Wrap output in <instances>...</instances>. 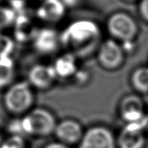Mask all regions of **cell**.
Masks as SVG:
<instances>
[{"label": "cell", "instance_id": "cell-20", "mask_svg": "<svg viewBox=\"0 0 148 148\" xmlns=\"http://www.w3.org/2000/svg\"><path fill=\"white\" fill-rule=\"evenodd\" d=\"M139 13L142 18L148 22V0H141L139 7H138Z\"/></svg>", "mask_w": 148, "mask_h": 148}, {"label": "cell", "instance_id": "cell-5", "mask_svg": "<svg viewBox=\"0 0 148 148\" xmlns=\"http://www.w3.org/2000/svg\"><path fill=\"white\" fill-rule=\"evenodd\" d=\"M78 148H118L113 132L103 126H94L85 131Z\"/></svg>", "mask_w": 148, "mask_h": 148}, {"label": "cell", "instance_id": "cell-17", "mask_svg": "<svg viewBox=\"0 0 148 148\" xmlns=\"http://www.w3.org/2000/svg\"><path fill=\"white\" fill-rule=\"evenodd\" d=\"M15 19L14 10L7 7H0V29L10 25Z\"/></svg>", "mask_w": 148, "mask_h": 148}, {"label": "cell", "instance_id": "cell-7", "mask_svg": "<svg viewBox=\"0 0 148 148\" xmlns=\"http://www.w3.org/2000/svg\"><path fill=\"white\" fill-rule=\"evenodd\" d=\"M100 64L108 70H115L122 66L124 61V51L114 39H108L100 44L97 52Z\"/></svg>", "mask_w": 148, "mask_h": 148}, {"label": "cell", "instance_id": "cell-23", "mask_svg": "<svg viewBox=\"0 0 148 148\" xmlns=\"http://www.w3.org/2000/svg\"><path fill=\"white\" fill-rule=\"evenodd\" d=\"M143 130L146 133H148V112L146 113L144 121H143Z\"/></svg>", "mask_w": 148, "mask_h": 148}, {"label": "cell", "instance_id": "cell-24", "mask_svg": "<svg viewBox=\"0 0 148 148\" xmlns=\"http://www.w3.org/2000/svg\"><path fill=\"white\" fill-rule=\"evenodd\" d=\"M2 143H3V141H2V140H0V148H1V145H2Z\"/></svg>", "mask_w": 148, "mask_h": 148}, {"label": "cell", "instance_id": "cell-2", "mask_svg": "<svg viewBox=\"0 0 148 148\" xmlns=\"http://www.w3.org/2000/svg\"><path fill=\"white\" fill-rule=\"evenodd\" d=\"M20 133L34 136H48L54 133L58 123L51 112L34 108L18 121Z\"/></svg>", "mask_w": 148, "mask_h": 148}, {"label": "cell", "instance_id": "cell-6", "mask_svg": "<svg viewBox=\"0 0 148 148\" xmlns=\"http://www.w3.org/2000/svg\"><path fill=\"white\" fill-rule=\"evenodd\" d=\"M146 112L143 100L135 95L124 97L119 104V115L125 125L141 127L143 128Z\"/></svg>", "mask_w": 148, "mask_h": 148}, {"label": "cell", "instance_id": "cell-12", "mask_svg": "<svg viewBox=\"0 0 148 148\" xmlns=\"http://www.w3.org/2000/svg\"><path fill=\"white\" fill-rule=\"evenodd\" d=\"M34 45L42 53H51L58 49L59 38L57 32L51 29H43L35 36Z\"/></svg>", "mask_w": 148, "mask_h": 148}, {"label": "cell", "instance_id": "cell-11", "mask_svg": "<svg viewBox=\"0 0 148 148\" xmlns=\"http://www.w3.org/2000/svg\"><path fill=\"white\" fill-rule=\"evenodd\" d=\"M64 13L65 4L62 0H45L38 10L39 18L47 22H58Z\"/></svg>", "mask_w": 148, "mask_h": 148}, {"label": "cell", "instance_id": "cell-16", "mask_svg": "<svg viewBox=\"0 0 148 148\" xmlns=\"http://www.w3.org/2000/svg\"><path fill=\"white\" fill-rule=\"evenodd\" d=\"M132 87L140 93L148 92V67H139L134 70L131 77Z\"/></svg>", "mask_w": 148, "mask_h": 148}, {"label": "cell", "instance_id": "cell-19", "mask_svg": "<svg viewBox=\"0 0 148 148\" xmlns=\"http://www.w3.org/2000/svg\"><path fill=\"white\" fill-rule=\"evenodd\" d=\"M25 141L21 135H13L11 137L3 141L1 148H25Z\"/></svg>", "mask_w": 148, "mask_h": 148}, {"label": "cell", "instance_id": "cell-10", "mask_svg": "<svg viewBox=\"0 0 148 148\" xmlns=\"http://www.w3.org/2000/svg\"><path fill=\"white\" fill-rule=\"evenodd\" d=\"M29 84L39 89H46L51 87L57 75L53 66L37 64L30 69L28 75Z\"/></svg>", "mask_w": 148, "mask_h": 148}, {"label": "cell", "instance_id": "cell-9", "mask_svg": "<svg viewBox=\"0 0 148 148\" xmlns=\"http://www.w3.org/2000/svg\"><path fill=\"white\" fill-rule=\"evenodd\" d=\"M84 133L80 123L71 119H64L58 123L54 131L58 141L68 146L79 143Z\"/></svg>", "mask_w": 148, "mask_h": 148}, {"label": "cell", "instance_id": "cell-4", "mask_svg": "<svg viewBox=\"0 0 148 148\" xmlns=\"http://www.w3.org/2000/svg\"><path fill=\"white\" fill-rule=\"evenodd\" d=\"M107 29L112 38L124 42L133 41L138 32L135 19L125 12L112 14L108 19Z\"/></svg>", "mask_w": 148, "mask_h": 148}, {"label": "cell", "instance_id": "cell-8", "mask_svg": "<svg viewBox=\"0 0 148 148\" xmlns=\"http://www.w3.org/2000/svg\"><path fill=\"white\" fill-rule=\"evenodd\" d=\"M116 143L118 148H144L146 132L141 127L124 125L116 136Z\"/></svg>", "mask_w": 148, "mask_h": 148}, {"label": "cell", "instance_id": "cell-25", "mask_svg": "<svg viewBox=\"0 0 148 148\" xmlns=\"http://www.w3.org/2000/svg\"><path fill=\"white\" fill-rule=\"evenodd\" d=\"M126 1H129V2H132V1H135V0H126Z\"/></svg>", "mask_w": 148, "mask_h": 148}, {"label": "cell", "instance_id": "cell-14", "mask_svg": "<svg viewBox=\"0 0 148 148\" xmlns=\"http://www.w3.org/2000/svg\"><path fill=\"white\" fill-rule=\"evenodd\" d=\"M38 34L34 24L28 17L21 15L16 19L15 35L17 39L21 42H26L35 38Z\"/></svg>", "mask_w": 148, "mask_h": 148}, {"label": "cell", "instance_id": "cell-3", "mask_svg": "<svg viewBox=\"0 0 148 148\" xmlns=\"http://www.w3.org/2000/svg\"><path fill=\"white\" fill-rule=\"evenodd\" d=\"M4 105L10 112L23 114L32 106L34 94L29 82H18L10 85L3 98Z\"/></svg>", "mask_w": 148, "mask_h": 148}, {"label": "cell", "instance_id": "cell-18", "mask_svg": "<svg viewBox=\"0 0 148 148\" xmlns=\"http://www.w3.org/2000/svg\"><path fill=\"white\" fill-rule=\"evenodd\" d=\"M13 48V41L7 36L0 34V58L9 56Z\"/></svg>", "mask_w": 148, "mask_h": 148}, {"label": "cell", "instance_id": "cell-13", "mask_svg": "<svg viewBox=\"0 0 148 148\" xmlns=\"http://www.w3.org/2000/svg\"><path fill=\"white\" fill-rule=\"evenodd\" d=\"M57 77L69 78L77 73L78 70L77 59L73 54H64L61 56L55 62L53 66Z\"/></svg>", "mask_w": 148, "mask_h": 148}, {"label": "cell", "instance_id": "cell-22", "mask_svg": "<svg viewBox=\"0 0 148 148\" xmlns=\"http://www.w3.org/2000/svg\"><path fill=\"white\" fill-rule=\"evenodd\" d=\"M10 1L12 3L13 6H14V7H17V8H18V7L23 6V4L24 3V2H25L26 0H10Z\"/></svg>", "mask_w": 148, "mask_h": 148}, {"label": "cell", "instance_id": "cell-15", "mask_svg": "<svg viewBox=\"0 0 148 148\" xmlns=\"http://www.w3.org/2000/svg\"><path fill=\"white\" fill-rule=\"evenodd\" d=\"M14 76V62L10 56L0 58V88L9 86Z\"/></svg>", "mask_w": 148, "mask_h": 148}, {"label": "cell", "instance_id": "cell-1", "mask_svg": "<svg viewBox=\"0 0 148 148\" xmlns=\"http://www.w3.org/2000/svg\"><path fill=\"white\" fill-rule=\"evenodd\" d=\"M100 29L91 20H79L71 23L61 35V42L66 46L81 53L92 50L100 39Z\"/></svg>", "mask_w": 148, "mask_h": 148}, {"label": "cell", "instance_id": "cell-21", "mask_svg": "<svg viewBox=\"0 0 148 148\" xmlns=\"http://www.w3.org/2000/svg\"><path fill=\"white\" fill-rule=\"evenodd\" d=\"M44 148H70L69 146L66 144H64L61 142H54V143H51L49 144L46 145Z\"/></svg>", "mask_w": 148, "mask_h": 148}]
</instances>
